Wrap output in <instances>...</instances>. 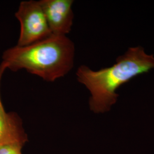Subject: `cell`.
Segmentation results:
<instances>
[{"instance_id": "obj_6", "label": "cell", "mask_w": 154, "mask_h": 154, "mask_svg": "<svg viewBox=\"0 0 154 154\" xmlns=\"http://www.w3.org/2000/svg\"><path fill=\"white\" fill-rule=\"evenodd\" d=\"M23 145L20 143H12L0 147V154H22Z\"/></svg>"}, {"instance_id": "obj_4", "label": "cell", "mask_w": 154, "mask_h": 154, "mask_svg": "<svg viewBox=\"0 0 154 154\" xmlns=\"http://www.w3.org/2000/svg\"><path fill=\"white\" fill-rule=\"evenodd\" d=\"M72 0H41L51 34L66 35L72 30L74 14Z\"/></svg>"}, {"instance_id": "obj_1", "label": "cell", "mask_w": 154, "mask_h": 154, "mask_svg": "<svg viewBox=\"0 0 154 154\" xmlns=\"http://www.w3.org/2000/svg\"><path fill=\"white\" fill-rule=\"evenodd\" d=\"M109 67L93 71L85 65L77 70V80L84 85L91 96L90 110L95 113L109 111L118 97L116 90L132 78L154 69V57L147 54L142 47L131 48L124 55L117 58Z\"/></svg>"}, {"instance_id": "obj_3", "label": "cell", "mask_w": 154, "mask_h": 154, "mask_svg": "<svg viewBox=\"0 0 154 154\" xmlns=\"http://www.w3.org/2000/svg\"><path fill=\"white\" fill-rule=\"evenodd\" d=\"M15 16L20 23V33L17 42L18 46L32 44L51 34L39 1H22Z\"/></svg>"}, {"instance_id": "obj_2", "label": "cell", "mask_w": 154, "mask_h": 154, "mask_svg": "<svg viewBox=\"0 0 154 154\" xmlns=\"http://www.w3.org/2000/svg\"><path fill=\"white\" fill-rule=\"evenodd\" d=\"M74 55L75 46L70 39L51 34L32 44L6 50L2 62L12 72L25 69L44 81L54 82L72 70Z\"/></svg>"}, {"instance_id": "obj_5", "label": "cell", "mask_w": 154, "mask_h": 154, "mask_svg": "<svg viewBox=\"0 0 154 154\" xmlns=\"http://www.w3.org/2000/svg\"><path fill=\"white\" fill-rule=\"evenodd\" d=\"M6 69L5 64L1 62L0 64V147L12 143H20L24 145L28 140L21 118L16 112H7L2 100L1 83Z\"/></svg>"}]
</instances>
